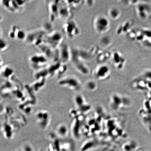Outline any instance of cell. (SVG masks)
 Returning <instances> with one entry per match:
<instances>
[{
	"label": "cell",
	"mask_w": 151,
	"mask_h": 151,
	"mask_svg": "<svg viewBox=\"0 0 151 151\" xmlns=\"http://www.w3.org/2000/svg\"><path fill=\"white\" fill-rule=\"evenodd\" d=\"M56 135L58 137L65 138L67 136L69 133V129L67 126L64 123L58 124L56 128Z\"/></svg>",
	"instance_id": "d6986e66"
},
{
	"label": "cell",
	"mask_w": 151,
	"mask_h": 151,
	"mask_svg": "<svg viewBox=\"0 0 151 151\" xmlns=\"http://www.w3.org/2000/svg\"><path fill=\"white\" fill-rule=\"evenodd\" d=\"M135 11L138 16L141 19L145 20L150 16L151 9L146 3H139L135 7Z\"/></svg>",
	"instance_id": "5bb4252c"
},
{
	"label": "cell",
	"mask_w": 151,
	"mask_h": 151,
	"mask_svg": "<svg viewBox=\"0 0 151 151\" xmlns=\"http://www.w3.org/2000/svg\"><path fill=\"white\" fill-rule=\"evenodd\" d=\"M44 29L33 30L27 34L25 41L28 44L37 47L43 43V40L46 35Z\"/></svg>",
	"instance_id": "277c9868"
},
{
	"label": "cell",
	"mask_w": 151,
	"mask_h": 151,
	"mask_svg": "<svg viewBox=\"0 0 151 151\" xmlns=\"http://www.w3.org/2000/svg\"><path fill=\"white\" fill-rule=\"evenodd\" d=\"M71 16V10L66 4L65 1H59V18L66 21L69 20Z\"/></svg>",
	"instance_id": "2e32d148"
},
{
	"label": "cell",
	"mask_w": 151,
	"mask_h": 151,
	"mask_svg": "<svg viewBox=\"0 0 151 151\" xmlns=\"http://www.w3.org/2000/svg\"><path fill=\"white\" fill-rule=\"evenodd\" d=\"M133 21L128 19L124 21L118 26L116 30V33L118 35H127L133 29Z\"/></svg>",
	"instance_id": "e0dca14e"
},
{
	"label": "cell",
	"mask_w": 151,
	"mask_h": 151,
	"mask_svg": "<svg viewBox=\"0 0 151 151\" xmlns=\"http://www.w3.org/2000/svg\"><path fill=\"white\" fill-rule=\"evenodd\" d=\"M110 59L113 66L118 70L122 69L125 65L126 60L119 52L115 51L111 53Z\"/></svg>",
	"instance_id": "4fadbf2b"
},
{
	"label": "cell",
	"mask_w": 151,
	"mask_h": 151,
	"mask_svg": "<svg viewBox=\"0 0 151 151\" xmlns=\"http://www.w3.org/2000/svg\"><path fill=\"white\" fill-rule=\"evenodd\" d=\"M142 38L141 44L143 46L151 47V29L146 28L141 29Z\"/></svg>",
	"instance_id": "ac0fdd59"
},
{
	"label": "cell",
	"mask_w": 151,
	"mask_h": 151,
	"mask_svg": "<svg viewBox=\"0 0 151 151\" xmlns=\"http://www.w3.org/2000/svg\"><path fill=\"white\" fill-rule=\"evenodd\" d=\"M63 41L62 34L59 31H54L46 34L43 40V43L54 50H56Z\"/></svg>",
	"instance_id": "5b68a950"
},
{
	"label": "cell",
	"mask_w": 151,
	"mask_h": 151,
	"mask_svg": "<svg viewBox=\"0 0 151 151\" xmlns=\"http://www.w3.org/2000/svg\"><path fill=\"white\" fill-rule=\"evenodd\" d=\"M1 4L7 10L13 13L15 12L12 1H1Z\"/></svg>",
	"instance_id": "603a6c76"
},
{
	"label": "cell",
	"mask_w": 151,
	"mask_h": 151,
	"mask_svg": "<svg viewBox=\"0 0 151 151\" xmlns=\"http://www.w3.org/2000/svg\"><path fill=\"white\" fill-rule=\"evenodd\" d=\"M58 83L60 86L75 91L80 90L81 86L80 80L73 76L62 77L58 81Z\"/></svg>",
	"instance_id": "52a82bcc"
},
{
	"label": "cell",
	"mask_w": 151,
	"mask_h": 151,
	"mask_svg": "<svg viewBox=\"0 0 151 151\" xmlns=\"http://www.w3.org/2000/svg\"><path fill=\"white\" fill-rule=\"evenodd\" d=\"M87 89L90 91H94L97 89L98 85L97 83L93 80H90L87 82L86 85Z\"/></svg>",
	"instance_id": "d4e9b609"
},
{
	"label": "cell",
	"mask_w": 151,
	"mask_h": 151,
	"mask_svg": "<svg viewBox=\"0 0 151 151\" xmlns=\"http://www.w3.org/2000/svg\"><path fill=\"white\" fill-rule=\"evenodd\" d=\"M93 27L98 33H107L111 27V22L109 18L105 15H98L93 20Z\"/></svg>",
	"instance_id": "3957f363"
},
{
	"label": "cell",
	"mask_w": 151,
	"mask_h": 151,
	"mask_svg": "<svg viewBox=\"0 0 151 151\" xmlns=\"http://www.w3.org/2000/svg\"><path fill=\"white\" fill-rule=\"evenodd\" d=\"M110 68L105 64H101L96 68L93 72L94 76L96 80L101 81H107L110 78Z\"/></svg>",
	"instance_id": "9c48e42d"
},
{
	"label": "cell",
	"mask_w": 151,
	"mask_h": 151,
	"mask_svg": "<svg viewBox=\"0 0 151 151\" xmlns=\"http://www.w3.org/2000/svg\"><path fill=\"white\" fill-rule=\"evenodd\" d=\"M49 61L48 58L41 53L33 55L29 60L30 66L36 71L47 67L49 65Z\"/></svg>",
	"instance_id": "8992f818"
},
{
	"label": "cell",
	"mask_w": 151,
	"mask_h": 151,
	"mask_svg": "<svg viewBox=\"0 0 151 151\" xmlns=\"http://www.w3.org/2000/svg\"><path fill=\"white\" fill-rule=\"evenodd\" d=\"M62 29L65 35L69 39H75L80 34V30L78 25L72 20L66 21L63 24Z\"/></svg>",
	"instance_id": "ba28073f"
},
{
	"label": "cell",
	"mask_w": 151,
	"mask_h": 151,
	"mask_svg": "<svg viewBox=\"0 0 151 151\" xmlns=\"http://www.w3.org/2000/svg\"><path fill=\"white\" fill-rule=\"evenodd\" d=\"M109 106L115 111H118L127 108L131 104L129 98L121 94L114 93L111 96L109 99Z\"/></svg>",
	"instance_id": "6da1fadb"
},
{
	"label": "cell",
	"mask_w": 151,
	"mask_h": 151,
	"mask_svg": "<svg viewBox=\"0 0 151 151\" xmlns=\"http://www.w3.org/2000/svg\"><path fill=\"white\" fill-rule=\"evenodd\" d=\"M14 151H22V150H21V149H20V150H17Z\"/></svg>",
	"instance_id": "f1b7e54d"
},
{
	"label": "cell",
	"mask_w": 151,
	"mask_h": 151,
	"mask_svg": "<svg viewBox=\"0 0 151 151\" xmlns=\"http://www.w3.org/2000/svg\"><path fill=\"white\" fill-rule=\"evenodd\" d=\"M71 62L76 69L82 75L86 76L89 74L90 70L85 62L79 56L76 48L71 49Z\"/></svg>",
	"instance_id": "7a4b0ae2"
},
{
	"label": "cell",
	"mask_w": 151,
	"mask_h": 151,
	"mask_svg": "<svg viewBox=\"0 0 151 151\" xmlns=\"http://www.w3.org/2000/svg\"><path fill=\"white\" fill-rule=\"evenodd\" d=\"M59 61L61 63L67 64L70 61L71 48L67 43L63 42L58 48Z\"/></svg>",
	"instance_id": "7c38bea8"
},
{
	"label": "cell",
	"mask_w": 151,
	"mask_h": 151,
	"mask_svg": "<svg viewBox=\"0 0 151 151\" xmlns=\"http://www.w3.org/2000/svg\"><path fill=\"white\" fill-rule=\"evenodd\" d=\"M9 44L7 41L3 38L1 37L0 40V49L1 52L4 51L8 48Z\"/></svg>",
	"instance_id": "484cf974"
},
{
	"label": "cell",
	"mask_w": 151,
	"mask_h": 151,
	"mask_svg": "<svg viewBox=\"0 0 151 151\" xmlns=\"http://www.w3.org/2000/svg\"><path fill=\"white\" fill-rule=\"evenodd\" d=\"M111 53L108 52H101L98 55L97 60L100 62H103L108 59H110Z\"/></svg>",
	"instance_id": "cb8c5ba5"
},
{
	"label": "cell",
	"mask_w": 151,
	"mask_h": 151,
	"mask_svg": "<svg viewBox=\"0 0 151 151\" xmlns=\"http://www.w3.org/2000/svg\"><path fill=\"white\" fill-rule=\"evenodd\" d=\"M50 113L46 110H39L35 114V120L37 125L43 129L48 127L50 121Z\"/></svg>",
	"instance_id": "8fae6325"
},
{
	"label": "cell",
	"mask_w": 151,
	"mask_h": 151,
	"mask_svg": "<svg viewBox=\"0 0 151 151\" xmlns=\"http://www.w3.org/2000/svg\"><path fill=\"white\" fill-rule=\"evenodd\" d=\"M16 25H14L11 27L10 31L9 32L8 35L9 37L11 39H16V34L15 31Z\"/></svg>",
	"instance_id": "4316f807"
},
{
	"label": "cell",
	"mask_w": 151,
	"mask_h": 151,
	"mask_svg": "<svg viewBox=\"0 0 151 151\" xmlns=\"http://www.w3.org/2000/svg\"><path fill=\"white\" fill-rule=\"evenodd\" d=\"M21 149L22 151H35L33 147L28 143L24 144Z\"/></svg>",
	"instance_id": "83f0119b"
},
{
	"label": "cell",
	"mask_w": 151,
	"mask_h": 151,
	"mask_svg": "<svg viewBox=\"0 0 151 151\" xmlns=\"http://www.w3.org/2000/svg\"><path fill=\"white\" fill-rule=\"evenodd\" d=\"M59 1H50L48 4V9L51 22H54L56 19L59 18Z\"/></svg>",
	"instance_id": "9a60e30c"
},
{
	"label": "cell",
	"mask_w": 151,
	"mask_h": 151,
	"mask_svg": "<svg viewBox=\"0 0 151 151\" xmlns=\"http://www.w3.org/2000/svg\"><path fill=\"white\" fill-rule=\"evenodd\" d=\"M76 109L81 114L86 116L91 111V107L85 98L81 95H77L74 98Z\"/></svg>",
	"instance_id": "30bf717a"
},
{
	"label": "cell",
	"mask_w": 151,
	"mask_h": 151,
	"mask_svg": "<svg viewBox=\"0 0 151 151\" xmlns=\"http://www.w3.org/2000/svg\"><path fill=\"white\" fill-rule=\"evenodd\" d=\"M107 13L109 18L113 20H118L121 15V12L120 9L116 7L109 9Z\"/></svg>",
	"instance_id": "44dd1931"
},
{
	"label": "cell",
	"mask_w": 151,
	"mask_h": 151,
	"mask_svg": "<svg viewBox=\"0 0 151 151\" xmlns=\"http://www.w3.org/2000/svg\"><path fill=\"white\" fill-rule=\"evenodd\" d=\"M16 39L19 40H25L27 34L23 29L17 26L15 31Z\"/></svg>",
	"instance_id": "7402d4cb"
},
{
	"label": "cell",
	"mask_w": 151,
	"mask_h": 151,
	"mask_svg": "<svg viewBox=\"0 0 151 151\" xmlns=\"http://www.w3.org/2000/svg\"><path fill=\"white\" fill-rule=\"evenodd\" d=\"M14 71L10 66L8 65H3L1 66V74L4 78L9 80L14 74Z\"/></svg>",
	"instance_id": "ffe728a7"
}]
</instances>
